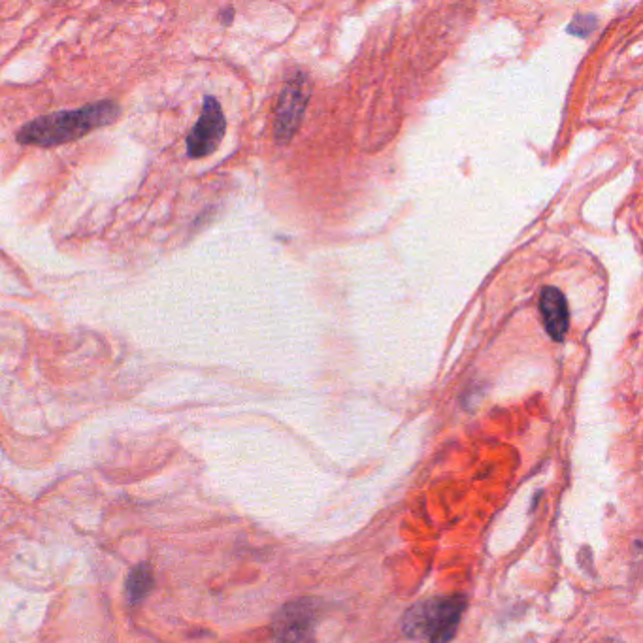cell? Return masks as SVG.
Returning a JSON list of instances; mask_svg holds the SVG:
<instances>
[{
	"instance_id": "5",
	"label": "cell",
	"mask_w": 643,
	"mask_h": 643,
	"mask_svg": "<svg viewBox=\"0 0 643 643\" xmlns=\"http://www.w3.org/2000/svg\"><path fill=\"white\" fill-rule=\"evenodd\" d=\"M314 630L312 608L295 602L280 610L274 621L276 643H310Z\"/></svg>"
},
{
	"instance_id": "2",
	"label": "cell",
	"mask_w": 643,
	"mask_h": 643,
	"mask_svg": "<svg viewBox=\"0 0 643 643\" xmlns=\"http://www.w3.org/2000/svg\"><path fill=\"white\" fill-rule=\"evenodd\" d=\"M464 610L466 598L462 594L427 598L406 611L402 628L408 638L419 643H449L459 630Z\"/></svg>"
},
{
	"instance_id": "4",
	"label": "cell",
	"mask_w": 643,
	"mask_h": 643,
	"mask_svg": "<svg viewBox=\"0 0 643 643\" xmlns=\"http://www.w3.org/2000/svg\"><path fill=\"white\" fill-rule=\"evenodd\" d=\"M225 129H227V121L219 102L214 97H206L200 119L187 136L189 157L200 159L214 153L225 136Z\"/></svg>"
},
{
	"instance_id": "3",
	"label": "cell",
	"mask_w": 643,
	"mask_h": 643,
	"mask_svg": "<svg viewBox=\"0 0 643 643\" xmlns=\"http://www.w3.org/2000/svg\"><path fill=\"white\" fill-rule=\"evenodd\" d=\"M310 93L312 89L306 74H297L295 78H291L281 91L280 104L276 110V138L280 144L291 142L298 131Z\"/></svg>"
},
{
	"instance_id": "1",
	"label": "cell",
	"mask_w": 643,
	"mask_h": 643,
	"mask_svg": "<svg viewBox=\"0 0 643 643\" xmlns=\"http://www.w3.org/2000/svg\"><path fill=\"white\" fill-rule=\"evenodd\" d=\"M119 116L116 102H97L80 110L57 112L51 116L38 117L17 132V140L27 146H59L70 140L82 138L87 132L95 131L112 123Z\"/></svg>"
},
{
	"instance_id": "8",
	"label": "cell",
	"mask_w": 643,
	"mask_h": 643,
	"mask_svg": "<svg viewBox=\"0 0 643 643\" xmlns=\"http://www.w3.org/2000/svg\"><path fill=\"white\" fill-rule=\"evenodd\" d=\"M594 27H596V19L593 16H578L568 27V33L583 38V36L593 33Z\"/></svg>"
},
{
	"instance_id": "6",
	"label": "cell",
	"mask_w": 643,
	"mask_h": 643,
	"mask_svg": "<svg viewBox=\"0 0 643 643\" xmlns=\"http://www.w3.org/2000/svg\"><path fill=\"white\" fill-rule=\"evenodd\" d=\"M540 310L544 315V325L547 334L555 340L562 342L568 327H570V308L566 297L557 287H545L540 298Z\"/></svg>"
},
{
	"instance_id": "7",
	"label": "cell",
	"mask_w": 643,
	"mask_h": 643,
	"mask_svg": "<svg viewBox=\"0 0 643 643\" xmlns=\"http://www.w3.org/2000/svg\"><path fill=\"white\" fill-rule=\"evenodd\" d=\"M151 587H153V574H151V570L146 564H142V566L132 570L129 581H127L125 593H127L129 602L136 604V602H140V600H144L148 596Z\"/></svg>"
}]
</instances>
